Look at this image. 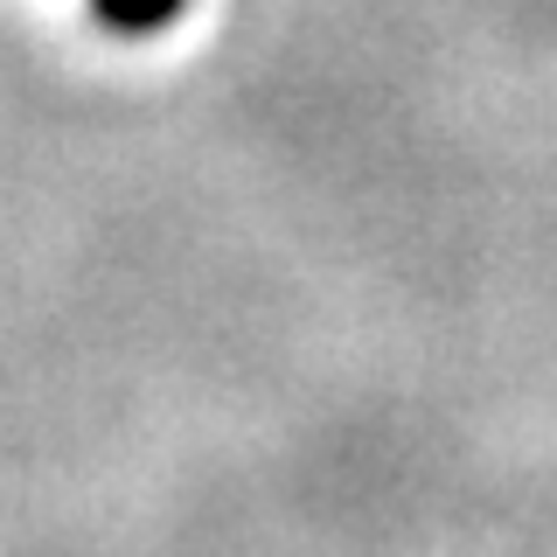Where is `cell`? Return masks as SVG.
<instances>
[{"label": "cell", "mask_w": 557, "mask_h": 557, "mask_svg": "<svg viewBox=\"0 0 557 557\" xmlns=\"http://www.w3.org/2000/svg\"><path fill=\"white\" fill-rule=\"evenodd\" d=\"M98 8V22L104 28H119V35H147V28H161L182 14V0H91Z\"/></svg>", "instance_id": "6da1fadb"}]
</instances>
